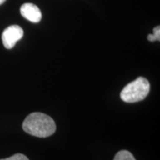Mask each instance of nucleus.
<instances>
[{
  "mask_svg": "<svg viewBox=\"0 0 160 160\" xmlns=\"http://www.w3.org/2000/svg\"><path fill=\"white\" fill-rule=\"evenodd\" d=\"M22 128L32 136L45 138L54 133L57 126L49 116L42 113H32L24 120Z\"/></svg>",
  "mask_w": 160,
  "mask_h": 160,
  "instance_id": "f257e3e1",
  "label": "nucleus"
},
{
  "mask_svg": "<svg viewBox=\"0 0 160 160\" xmlns=\"http://www.w3.org/2000/svg\"><path fill=\"white\" fill-rule=\"evenodd\" d=\"M149 91V82L144 77H138L124 88L120 93V97L125 102H137L145 99Z\"/></svg>",
  "mask_w": 160,
  "mask_h": 160,
  "instance_id": "f03ea898",
  "label": "nucleus"
},
{
  "mask_svg": "<svg viewBox=\"0 0 160 160\" xmlns=\"http://www.w3.org/2000/svg\"><path fill=\"white\" fill-rule=\"evenodd\" d=\"M23 30L19 25H11L3 31L2 40L5 48L11 49L19 40L22 38Z\"/></svg>",
  "mask_w": 160,
  "mask_h": 160,
  "instance_id": "7ed1b4c3",
  "label": "nucleus"
},
{
  "mask_svg": "<svg viewBox=\"0 0 160 160\" xmlns=\"http://www.w3.org/2000/svg\"><path fill=\"white\" fill-rule=\"evenodd\" d=\"M20 13L26 19L33 23H37L42 19V12L40 9L32 3H25L21 6Z\"/></svg>",
  "mask_w": 160,
  "mask_h": 160,
  "instance_id": "20e7f679",
  "label": "nucleus"
},
{
  "mask_svg": "<svg viewBox=\"0 0 160 160\" xmlns=\"http://www.w3.org/2000/svg\"><path fill=\"white\" fill-rule=\"evenodd\" d=\"M113 160H136V159L131 152L123 150L118 152Z\"/></svg>",
  "mask_w": 160,
  "mask_h": 160,
  "instance_id": "39448f33",
  "label": "nucleus"
},
{
  "mask_svg": "<svg viewBox=\"0 0 160 160\" xmlns=\"http://www.w3.org/2000/svg\"><path fill=\"white\" fill-rule=\"evenodd\" d=\"M0 160H29V159L24 154H22V153H17V154H14L9 158L2 159Z\"/></svg>",
  "mask_w": 160,
  "mask_h": 160,
  "instance_id": "423d86ee",
  "label": "nucleus"
},
{
  "mask_svg": "<svg viewBox=\"0 0 160 160\" xmlns=\"http://www.w3.org/2000/svg\"><path fill=\"white\" fill-rule=\"evenodd\" d=\"M153 37H154L156 41H157V40L159 41L160 40V27L159 26H157V27L154 28V29H153Z\"/></svg>",
  "mask_w": 160,
  "mask_h": 160,
  "instance_id": "0eeeda50",
  "label": "nucleus"
},
{
  "mask_svg": "<svg viewBox=\"0 0 160 160\" xmlns=\"http://www.w3.org/2000/svg\"><path fill=\"white\" fill-rule=\"evenodd\" d=\"M5 1H6V0H0V5H2V4L5 2Z\"/></svg>",
  "mask_w": 160,
  "mask_h": 160,
  "instance_id": "6e6552de",
  "label": "nucleus"
}]
</instances>
